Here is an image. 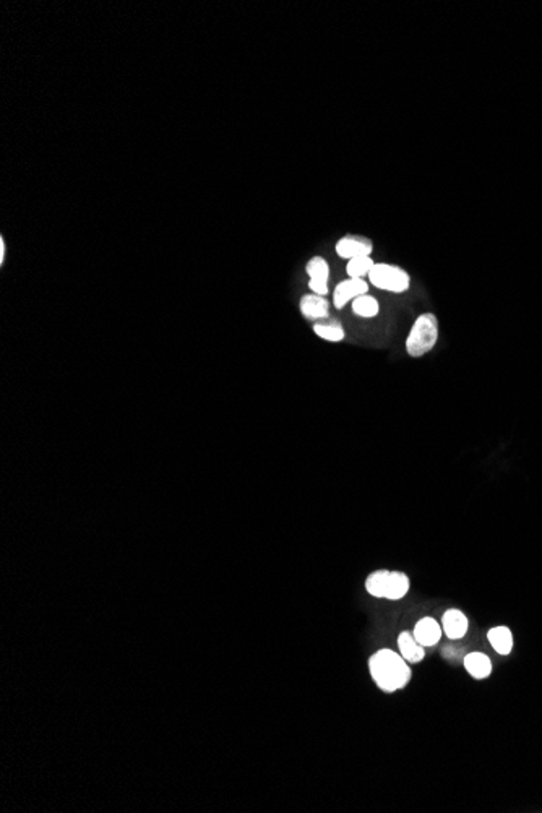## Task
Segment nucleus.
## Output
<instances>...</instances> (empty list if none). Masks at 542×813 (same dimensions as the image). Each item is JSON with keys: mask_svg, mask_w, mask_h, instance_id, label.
I'll use <instances>...</instances> for the list:
<instances>
[{"mask_svg": "<svg viewBox=\"0 0 542 813\" xmlns=\"http://www.w3.org/2000/svg\"><path fill=\"white\" fill-rule=\"evenodd\" d=\"M369 669L377 685L386 693L401 690L411 681L406 659L391 649H380L369 659Z\"/></svg>", "mask_w": 542, "mask_h": 813, "instance_id": "obj_1", "label": "nucleus"}, {"mask_svg": "<svg viewBox=\"0 0 542 813\" xmlns=\"http://www.w3.org/2000/svg\"><path fill=\"white\" fill-rule=\"evenodd\" d=\"M439 341V320L427 312L416 319L406 338V351L411 358H422L435 348Z\"/></svg>", "mask_w": 542, "mask_h": 813, "instance_id": "obj_2", "label": "nucleus"}, {"mask_svg": "<svg viewBox=\"0 0 542 813\" xmlns=\"http://www.w3.org/2000/svg\"><path fill=\"white\" fill-rule=\"evenodd\" d=\"M369 281L377 289L393 292V294H402L411 286L409 273L391 264H375L369 275Z\"/></svg>", "mask_w": 542, "mask_h": 813, "instance_id": "obj_3", "label": "nucleus"}, {"mask_svg": "<svg viewBox=\"0 0 542 813\" xmlns=\"http://www.w3.org/2000/svg\"><path fill=\"white\" fill-rule=\"evenodd\" d=\"M335 250L340 259L349 261L352 259H359V257H370L372 252H374V244H372V241L366 236L347 234L342 236L341 239L336 242Z\"/></svg>", "mask_w": 542, "mask_h": 813, "instance_id": "obj_4", "label": "nucleus"}, {"mask_svg": "<svg viewBox=\"0 0 542 813\" xmlns=\"http://www.w3.org/2000/svg\"><path fill=\"white\" fill-rule=\"evenodd\" d=\"M364 294H369V282L359 280V278H347V280L338 282L335 291H333V305L336 310H341L349 302Z\"/></svg>", "mask_w": 542, "mask_h": 813, "instance_id": "obj_5", "label": "nucleus"}, {"mask_svg": "<svg viewBox=\"0 0 542 813\" xmlns=\"http://www.w3.org/2000/svg\"><path fill=\"white\" fill-rule=\"evenodd\" d=\"M306 273L309 275V289L313 294L326 296L328 282H330V265L320 255L312 257L306 265Z\"/></svg>", "mask_w": 542, "mask_h": 813, "instance_id": "obj_6", "label": "nucleus"}, {"mask_svg": "<svg viewBox=\"0 0 542 813\" xmlns=\"http://www.w3.org/2000/svg\"><path fill=\"white\" fill-rule=\"evenodd\" d=\"M299 309L301 314L304 315V319L307 320L320 321L330 319V302L326 301L325 296L313 294V292L302 296Z\"/></svg>", "mask_w": 542, "mask_h": 813, "instance_id": "obj_7", "label": "nucleus"}, {"mask_svg": "<svg viewBox=\"0 0 542 813\" xmlns=\"http://www.w3.org/2000/svg\"><path fill=\"white\" fill-rule=\"evenodd\" d=\"M412 635H414L416 641L422 644V646H435L440 641L442 628L439 622L434 621L432 617H424L416 623Z\"/></svg>", "mask_w": 542, "mask_h": 813, "instance_id": "obj_8", "label": "nucleus"}, {"mask_svg": "<svg viewBox=\"0 0 542 813\" xmlns=\"http://www.w3.org/2000/svg\"><path fill=\"white\" fill-rule=\"evenodd\" d=\"M442 630L450 639L463 638L467 632V618L458 609H450L442 617Z\"/></svg>", "mask_w": 542, "mask_h": 813, "instance_id": "obj_9", "label": "nucleus"}, {"mask_svg": "<svg viewBox=\"0 0 542 813\" xmlns=\"http://www.w3.org/2000/svg\"><path fill=\"white\" fill-rule=\"evenodd\" d=\"M313 333H315L318 338L330 341V343H340V341L345 340L346 336L345 326H342L341 321L336 319H325L315 321V324H313Z\"/></svg>", "mask_w": 542, "mask_h": 813, "instance_id": "obj_10", "label": "nucleus"}, {"mask_svg": "<svg viewBox=\"0 0 542 813\" xmlns=\"http://www.w3.org/2000/svg\"><path fill=\"white\" fill-rule=\"evenodd\" d=\"M398 646H400L401 656L405 658L407 662L412 664L421 662L426 656L424 646L417 643L414 635L409 632H402L400 637H398Z\"/></svg>", "mask_w": 542, "mask_h": 813, "instance_id": "obj_11", "label": "nucleus"}, {"mask_svg": "<svg viewBox=\"0 0 542 813\" xmlns=\"http://www.w3.org/2000/svg\"><path fill=\"white\" fill-rule=\"evenodd\" d=\"M465 667L472 677L477 678V681L489 677L490 672H492V662L484 653H469L467 654V656L465 658Z\"/></svg>", "mask_w": 542, "mask_h": 813, "instance_id": "obj_12", "label": "nucleus"}, {"mask_svg": "<svg viewBox=\"0 0 542 813\" xmlns=\"http://www.w3.org/2000/svg\"><path fill=\"white\" fill-rule=\"evenodd\" d=\"M487 638H489L492 648H494L499 654H502V656L510 654L511 648H513V637H511V632L506 627L492 628V630L487 633Z\"/></svg>", "mask_w": 542, "mask_h": 813, "instance_id": "obj_13", "label": "nucleus"}, {"mask_svg": "<svg viewBox=\"0 0 542 813\" xmlns=\"http://www.w3.org/2000/svg\"><path fill=\"white\" fill-rule=\"evenodd\" d=\"M351 307L352 312H354L357 317H361V319H374V317L379 315L380 310L379 301L370 294L359 296L357 299L351 302Z\"/></svg>", "mask_w": 542, "mask_h": 813, "instance_id": "obj_14", "label": "nucleus"}, {"mask_svg": "<svg viewBox=\"0 0 542 813\" xmlns=\"http://www.w3.org/2000/svg\"><path fill=\"white\" fill-rule=\"evenodd\" d=\"M407 591H409V578L406 577V573L390 572V579H388V591H386L385 599L396 601V599L405 598Z\"/></svg>", "mask_w": 542, "mask_h": 813, "instance_id": "obj_15", "label": "nucleus"}, {"mask_svg": "<svg viewBox=\"0 0 542 813\" xmlns=\"http://www.w3.org/2000/svg\"><path fill=\"white\" fill-rule=\"evenodd\" d=\"M388 579H390V572L388 570H379V572L369 575L366 582L367 593L375 598H386Z\"/></svg>", "mask_w": 542, "mask_h": 813, "instance_id": "obj_16", "label": "nucleus"}, {"mask_svg": "<svg viewBox=\"0 0 542 813\" xmlns=\"http://www.w3.org/2000/svg\"><path fill=\"white\" fill-rule=\"evenodd\" d=\"M375 261L372 260V257H359V259H352L347 261L346 265V273L349 278H359V280H364L367 276L369 278L372 268H374Z\"/></svg>", "mask_w": 542, "mask_h": 813, "instance_id": "obj_17", "label": "nucleus"}, {"mask_svg": "<svg viewBox=\"0 0 542 813\" xmlns=\"http://www.w3.org/2000/svg\"><path fill=\"white\" fill-rule=\"evenodd\" d=\"M5 254H7V245H5L3 236L0 237V265L5 264Z\"/></svg>", "mask_w": 542, "mask_h": 813, "instance_id": "obj_18", "label": "nucleus"}]
</instances>
